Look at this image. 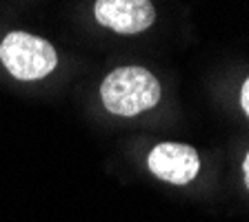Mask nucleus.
<instances>
[{
    "label": "nucleus",
    "mask_w": 249,
    "mask_h": 222,
    "mask_svg": "<svg viewBox=\"0 0 249 222\" xmlns=\"http://www.w3.org/2000/svg\"><path fill=\"white\" fill-rule=\"evenodd\" d=\"M100 98L109 114L129 118L158 104L160 83L142 67H120L103 80Z\"/></svg>",
    "instance_id": "1"
},
{
    "label": "nucleus",
    "mask_w": 249,
    "mask_h": 222,
    "mask_svg": "<svg viewBox=\"0 0 249 222\" xmlns=\"http://www.w3.org/2000/svg\"><path fill=\"white\" fill-rule=\"evenodd\" d=\"M0 60L18 80H40L56 69L58 53L42 38L11 31L0 42Z\"/></svg>",
    "instance_id": "2"
},
{
    "label": "nucleus",
    "mask_w": 249,
    "mask_h": 222,
    "mask_svg": "<svg viewBox=\"0 0 249 222\" xmlns=\"http://www.w3.org/2000/svg\"><path fill=\"white\" fill-rule=\"evenodd\" d=\"M96 20L116 34H140L156 20L151 0H96Z\"/></svg>",
    "instance_id": "3"
},
{
    "label": "nucleus",
    "mask_w": 249,
    "mask_h": 222,
    "mask_svg": "<svg viewBox=\"0 0 249 222\" xmlns=\"http://www.w3.org/2000/svg\"><path fill=\"white\" fill-rule=\"evenodd\" d=\"M147 165L156 178L171 182V185H187L200 171L196 149L189 145H180V142H162L154 147L147 158Z\"/></svg>",
    "instance_id": "4"
},
{
    "label": "nucleus",
    "mask_w": 249,
    "mask_h": 222,
    "mask_svg": "<svg viewBox=\"0 0 249 222\" xmlns=\"http://www.w3.org/2000/svg\"><path fill=\"white\" fill-rule=\"evenodd\" d=\"M240 104H243L245 114L249 116V78H247V80H245V85H243V91H240Z\"/></svg>",
    "instance_id": "5"
},
{
    "label": "nucleus",
    "mask_w": 249,
    "mask_h": 222,
    "mask_svg": "<svg viewBox=\"0 0 249 222\" xmlns=\"http://www.w3.org/2000/svg\"><path fill=\"white\" fill-rule=\"evenodd\" d=\"M243 171H245V185H247V189H249V154L243 162Z\"/></svg>",
    "instance_id": "6"
}]
</instances>
